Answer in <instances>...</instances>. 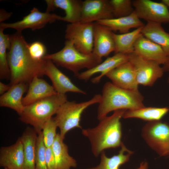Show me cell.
<instances>
[{
  "label": "cell",
  "instance_id": "1",
  "mask_svg": "<svg viewBox=\"0 0 169 169\" xmlns=\"http://www.w3.org/2000/svg\"><path fill=\"white\" fill-rule=\"evenodd\" d=\"M10 37L11 46L7 53L10 73L9 85L20 83L29 84L34 77L44 75L47 60H36L31 57L28 44L22 32L17 31Z\"/></svg>",
  "mask_w": 169,
  "mask_h": 169
},
{
  "label": "cell",
  "instance_id": "2",
  "mask_svg": "<svg viewBox=\"0 0 169 169\" xmlns=\"http://www.w3.org/2000/svg\"><path fill=\"white\" fill-rule=\"evenodd\" d=\"M126 110L114 111L111 115L100 120L95 127L82 130V134L89 140L92 153L95 157L105 149L120 147L123 143L120 119Z\"/></svg>",
  "mask_w": 169,
  "mask_h": 169
},
{
  "label": "cell",
  "instance_id": "3",
  "mask_svg": "<svg viewBox=\"0 0 169 169\" xmlns=\"http://www.w3.org/2000/svg\"><path fill=\"white\" fill-rule=\"evenodd\" d=\"M101 95L97 113V118L99 121L112 111L134 110L145 106L143 97L138 90L122 89L111 82L104 84Z\"/></svg>",
  "mask_w": 169,
  "mask_h": 169
},
{
  "label": "cell",
  "instance_id": "4",
  "mask_svg": "<svg viewBox=\"0 0 169 169\" xmlns=\"http://www.w3.org/2000/svg\"><path fill=\"white\" fill-rule=\"evenodd\" d=\"M67 100L66 94L57 93L45 97L25 106L19 119L31 125L38 134L42 131L45 123Z\"/></svg>",
  "mask_w": 169,
  "mask_h": 169
},
{
  "label": "cell",
  "instance_id": "5",
  "mask_svg": "<svg viewBox=\"0 0 169 169\" xmlns=\"http://www.w3.org/2000/svg\"><path fill=\"white\" fill-rule=\"evenodd\" d=\"M43 59L51 60L57 66L64 68L77 76L84 69H90L101 63L92 53L86 54L81 52L70 41L66 40L64 47L60 51L47 54Z\"/></svg>",
  "mask_w": 169,
  "mask_h": 169
},
{
  "label": "cell",
  "instance_id": "6",
  "mask_svg": "<svg viewBox=\"0 0 169 169\" xmlns=\"http://www.w3.org/2000/svg\"><path fill=\"white\" fill-rule=\"evenodd\" d=\"M101 97L100 94H96L90 100L80 103L67 100L60 106L54 119L63 140L70 130L75 128L82 129L80 122L82 113L90 106L99 103Z\"/></svg>",
  "mask_w": 169,
  "mask_h": 169
},
{
  "label": "cell",
  "instance_id": "7",
  "mask_svg": "<svg viewBox=\"0 0 169 169\" xmlns=\"http://www.w3.org/2000/svg\"><path fill=\"white\" fill-rule=\"evenodd\" d=\"M141 135L159 155L169 157V124L161 120L148 122L143 127Z\"/></svg>",
  "mask_w": 169,
  "mask_h": 169
},
{
  "label": "cell",
  "instance_id": "8",
  "mask_svg": "<svg viewBox=\"0 0 169 169\" xmlns=\"http://www.w3.org/2000/svg\"><path fill=\"white\" fill-rule=\"evenodd\" d=\"M94 23L79 21L67 25L65 37L71 42L79 51L84 54L92 53L93 48Z\"/></svg>",
  "mask_w": 169,
  "mask_h": 169
},
{
  "label": "cell",
  "instance_id": "9",
  "mask_svg": "<svg viewBox=\"0 0 169 169\" xmlns=\"http://www.w3.org/2000/svg\"><path fill=\"white\" fill-rule=\"evenodd\" d=\"M128 56L129 61L134 67L139 85L152 86L163 76L164 70L157 63L145 59L134 52Z\"/></svg>",
  "mask_w": 169,
  "mask_h": 169
},
{
  "label": "cell",
  "instance_id": "10",
  "mask_svg": "<svg viewBox=\"0 0 169 169\" xmlns=\"http://www.w3.org/2000/svg\"><path fill=\"white\" fill-rule=\"evenodd\" d=\"M62 16L47 12H42L33 8L30 13L19 21L12 23H0V28L3 29L12 28L17 31L22 32L24 29L30 28L33 30L44 28L47 23L61 20Z\"/></svg>",
  "mask_w": 169,
  "mask_h": 169
},
{
  "label": "cell",
  "instance_id": "11",
  "mask_svg": "<svg viewBox=\"0 0 169 169\" xmlns=\"http://www.w3.org/2000/svg\"><path fill=\"white\" fill-rule=\"evenodd\" d=\"M132 2L134 11L140 19L147 22L169 23V10L162 3L150 0H136Z\"/></svg>",
  "mask_w": 169,
  "mask_h": 169
},
{
  "label": "cell",
  "instance_id": "12",
  "mask_svg": "<svg viewBox=\"0 0 169 169\" xmlns=\"http://www.w3.org/2000/svg\"><path fill=\"white\" fill-rule=\"evenodd\" d=\"M114 33L107 27L94 23L93 48L92 53L100 60L115 51Z\"/></svg>",
  "mask_w": 169,
  "mask_h": 169
},
{
  "label": "cell",
  "instance_id": "13",
  "mask_svg": "<svg viewBox=\"0 0 169 169\" xmlns=\"http://www.w3.org/2000/svg\"><path fill=\"white\" fill-rule=\"evenodd\" d=\"M114 18L110 0H85L83 1L81 21L87 23Z\"/></svg>",
  "mask_w": 169,
  "mask_h": 169
},
{
  "label": "cell",
  "instance_id": "14",
  "mask_svg": "<svg viewBox=\"0 0 169 169\" xmlns=\"http://www.w3.org/2000/svg\"><path fill=\"white\" fill-rule=\"evenodd\" d=\"M129 60L128 54L116 53L92 68L80 73L77 77L79 79L87 81L96 74L100 73L99 75L91 79L92 83L97 84L107 73Z\"/></svg>",
  "mask_w": 169,
  "mask_h": 169
},
{
  "label": "cell",
  "instance_id": "15",
  "mask_svg": "<svg viewBox=\"0 0 169 169\" xmlns=\"http://www.w3.org/2000/svg\"><path fill=\"white\" fill-rule=\"evenodd\" d=\"M46 60L44 75L50 79L52 86L57 93L66 94L70 92L86 94L84 91L75 85L68 76L60 71L51 60Z\"/></svg>",
  "mask_w": 169,
  "mask_h": 169
},
{
  "label": "cell",
  "instance_id": "16",
  "mask_svg": "<svg viewBox=\"0 0 169 169\" xmlns=\"http://www.w3.org/2000/svg\"><path fill=\"white\" fill-rule=\"evenodd\" d=\"M105 76L119 87L130 90H138L135 71L129 61L114 69Z\"/></svg>",
  "mask_w": 169,
  "mask_h": 169
},
{
  "label": "cell",
  "instance_id": "17",
  "mask_svg": "<svg viewBox=\"0 0 169 169\" xmlns=\"http://www.w3.org/2000/svg\"><path fill=\"white\" fill-rule=\"evenodd\" d=\"M134 52L145 59L155 61L160 65H164L168 58L160 46L142 34L135 44Z\"/></svg>",
  "mask_w": 169,
  "mask_h": 169
},
{
  "label": "cell",
  "instance_id": "18",
  "mask_svg": "<svg viewBox=\"0 0 169 169\" xmlns=\"http://www.w3.org/2000/svg\"><path fill=\"white\" fill-rule=\"evenodd\" d=\"M46 12L50 13L55 8L64 10L65 15L61 20L74 23L81 21L83 1L80 0H46Z\"/></svg>",
  "mask_w": 169,
  "mask_h": 169
},
{
  "label": "cell",
  "instance_id": "19",
  "mask_svg": "<svg viewBox=\"0 0 169 169\" xmlns=\"http://www.w3.org/2000/svg\"><path fill=\"white\" fill-rule=\"evenodd\" d=\"M24 161L23 145L21 139L0 150V166L10 169H22Z\"/></svg>",
  "mask_w": 169,
  "mask_h": 169
},
{
  "label": "cell",
  "instance_id": "20",
  "mask_svg": "<svg viewBox=\"0 0 169 169\" xmlns=\"http://www.w3.org/2000/svg\"><path fill=\"white\" fill-rule=\"evenodd\" d=\"M56 93L52 85L44 79L36 77L28 84L27 93L23 98L22 103L26 106Z\"/></svg>",
  "mask_w": 169,
  "mask_h": 169
},
{
  "label": "cell",
  "instance_id": "21",
  "mask_svg": "<svg viewBox=\"0 0 169 169\" xmlns=\"http://www.w3.org/2000/svg\"><path fill=\"white\" fill-rule=\"evenodd\" d=\"M28 85L25 83H20L11 86L0 96V106L12 109L20 115L24 107L22 103L23 95L28 90Z\"/></svg>",
  "mask_w": 169,
  "mask_h": 169
},
{
  "label": "cell",
  "instance_id": "22",
  "mask_svg": "<svg viewBox=\"0 0 169 169\" xmlns=\"http://www.w3.org/2000/svg\"><path fill=\"white\" fill-rule=\"evenodd\" d=\"M37 135L33 128L28 127L21 137L23 145L24 154L22 169H35Z\"/></svg>",
  "mask_w": 169,
  "mask_h": 169
},
{
  "label": "cell",
  "instance_id": "23",
  "mask_svg": "<svg viewBox=\"0 0 169 169\" xmlns=\"http://www.w3.org/2000/svg\"><path fill=\"white\" fill-rule=\"evenodd\" d=\"M95 22L107 27L112 31H118L120 34L129 32L131 28H137L144 25L134 11L126 16L101 20Z\"/></svg>",
  "mask_w": 169,
  "mask_h": 169
},
{
  "label": "cell",
  "instance_id": "24",
  "mask_svg": "<svg viewBox=\"0 0 169 169\" xmlns=\"http://www.w3.org/2000/svg\"><path fill=\"white\" fill-rule=\"evenodd\" d=\"M59 133H57L51 146L55 159V169H70L77 166L76 160L68 153V147Z\"/></svg>",
  "mask_w": 169,
  "mask_h": 169
},
{
  "label": "cell",
  "instance_id": "25",
  "mask_svg": "<svg viewBox=\"0 0 169 169\" xmlns=\"http://www.w3.org/2000/svg\"><path fill=\"white\" fill-rule=\"evenodd\" d=\"M141 33L146 38L160 46L167 56L169 57V33L165 31L161 23L147 22L143 26Z\"/></svg>",
  "mask_w": 169,
  "mask_h": 169
},
{
  "label": "cell",
  "instance_id": "26",
  "mask_svg": "<svg viewBox=\"0 0 169 169\" xmlns=\"http://www.w3.org/2000/svg\"><path fill=\"white\" fill-rule=\"evenodd\" d=\"M134 152L128 149L123 143L118 153L111 157L106 156L104 151L100 155V160L96 166L85 169H119L120 166L127 162Z\"/></svg>",
  "mask_w": 169,
  "mask_h": 169
},
{
  "label": "cell",
  "instance_id": "27",
  "mask_svg": "<svg viewBox=\"0 0 169 169\" xmlns=\"http://www.w3.org/2000/svg\"><path fill=\"white\" fill-rule=\"evenodd\" d=\"M169 111L167 107H144L138 109L127 110L124 113V119L138 118L148 122L161 120Z\"/></svg>",
  "mask_w": 169,
  "mask_h": 169
},
{
  "label": "cell",
  "instance_id": "28",
  "mask_svg": "<svg viewBox=\"0 0 169 169\" xmlns=\"http://www.w3.org/2000/svg\"><path fill=\"white\" fill-rule=\"evenodd\" d=\"M143 27L125 33L117 34L114 33L115 53L129 54L134 52L135 44L141 34V31Z\"/></svg>",
  "mask_w": 169,
  "mask_h": 169
},
{
  "label": "cell",
  "instance_id": "29",
  "mask_svg": "<svg viewBox=\"0 0 169 169\" xmlns=\"http://www.w3.org/2000/svg\"><path fill=\"white\" fill-rule=\"evenodd\" d=\"M4 29L0 28V79H10V73L8 64L7 50L11 46L10 35L3 33Z\"/></svg>",
  "mask_w": 169,
  "mask_h": 169
},
{
  "label": "cell",
  "instance_id": "30",
  "mask_svg": "<svg viewBox=\"0 0 169 169\" xmlns=\"http://www.w3.org/2000/svg\"><path fill=\"white\" fill-rule=\"evenodd\" d=\"M112 6L114 18L129 15L134 11L132 1L130 0H110Z\"/></svg>",
  "mask_w": 169,
  "mask_h": 169
},
{
  "label": "cell",
  "instance_id": "31",
  "mask_svg": "<svg viewBox=\"0 0 169 169\" xmlns=\"http://www.w3.org/2000/svg\"><path fill=\"white\" fill-rule=\"evenodd\" d=\"M58 126L53 118L49 119L44 124L42 132L43 141L46 148L51 147L57 133Z\"/></svg>",
  "mask_w": 169,
  "mask_h": 169
},
{
  "label": "cell",
  "instance_id": "32",
  "mask_svg": "<svg viewBox=\"0 0 169 169\" xmlns=\"http://www.w3.org/2000/svg\"><path fill=\"white\" fill-rule=\"evenodd\" d=\"M38 135L35 157V169H47L45 162L46 147L43 141L42 131Z\"/></svg>",
  "mask_w": 169,
  "mask_h": 169
},
{
  "label": "cell",
  "instance_id": "33",
  "mask_svg": "<svg viewBox=\"0 0 169 169\" xmlns=\"http://www.w3.org/2000/svg\"><path fill=\"white\" fill-rule=\"evenodd\" d=\"M28 48L30 56L35 60H41L47 54L45 46L40 42L35 41L28 44Z\"/></svg>",
  "mask_w": 169,
  "mask_h": 169
},
{
  "label": "cell",
  "instance_id": "34",
  "mask_svg": "<svg viewBox=\"0 0 169 169\" xmlns=\"http://www.w3.org/2000/svg\"><path fill=\"white\" fill-rule=\"evenodd\" d=\"M45 162L47 169H55V157L51 147L46 148Z\"/></svg>",
  "mask_w": 169,
  "mask_h": 169
},
{
  "label": "cell",
  "instance_id": "35",
  "mask_svg": "<svg viewBox=\"0 0 169 169\" xmlns=\"http://www.w3.org/2000/svg\"><path fill=\"white\" fill-rule=\"evenodd\" d=\"M9 84H6L0 82V94L2 95L7 92L11 88Z\"/></svg>",
  "mask_w": 169,
  "mask_h": 169
},
{
  "label": "cell",
  "instance_id": "36",
  "mask_svg": "<svg viewBox=\"0 0 169 169\" xmlns=\"http://www.w3.org/2000/svg\"><path fill=\"white\" fill-rule=\"evenodd\" d=\"M0 12L3 13L4 15H0V22L3 21L5 20L8 18L11 15V13H8L6 12L4 10H0Z\"/></svg>",
  "mask_w": 169,
  "mask_h": 169
},
{
  "label": "cell",
  "instance_id": "37",
  "mask_svg": "<svg viewBox=\"0 0 169 169\" xmlns=\"http://www.w3.org/2000/svg\"><path fill=\"white\" fill-rule=\"evenodd\" d=\"M148 163L146 161H145L142 162L140 163L139 167L136 169H148Z\"/></svg>",
  "mask_w": 169,
  "mask_h": 169
},
{
  "label": "cell",
  "instance_id": "38",
  "mask_svg": "<svg viewBox=\"0 0 169 169\" xmlns=\"http://www.w3.org/2000/svg\"><path fill=\"white\" fill-rule=\"evenodd\" d=\"M162 67L164 72L169 71V57H168L166 62L163 65Z\"/></svg>",
  "mask_w": 169,
  "mask_h": 169
},
{
  "label": "cell",
  "instance_id": "39",
  "mask_svg": "<svg viewBox=\"0 0 169 169\" xmlns=\"http://www.w3.org/2000/svg\"><path fill=\"white\" fill-rule=\"evenodd\" d=\"M162 2L167 7H169V0H162Z\"/></svg>",
  "mask_w": 169,
  "mask_h": 169
},
{
  "label": "cell",
  "instance_id": "40",
  "mask_svg": "<svg viewBox=\"0 0 169 169\" xmlns=\"http://www.w3.org/2000/svg\"><path fill=\"white\" fill-rule=\"evenodd\" d=\"M167 82H168V83L169 84V77L168 78Z\"/></svg>",
  "mask_w": 169,
  "mask_h": 169
},
{
  "label": "cell",
  "instance_id": "41",
  "mask_svg": "<svg viewBox=\"0 0 169 169\" xmlns=\"http://www.w3.org/2000/svg\"><path fill=\"white\" fill-rule=\"evenodd\" d=\"M4 169H10L7 168V167H5L4 168Z\"/></svg>",
  "mask_w": 169,
  "mask_h": 169
}]
</instances>
